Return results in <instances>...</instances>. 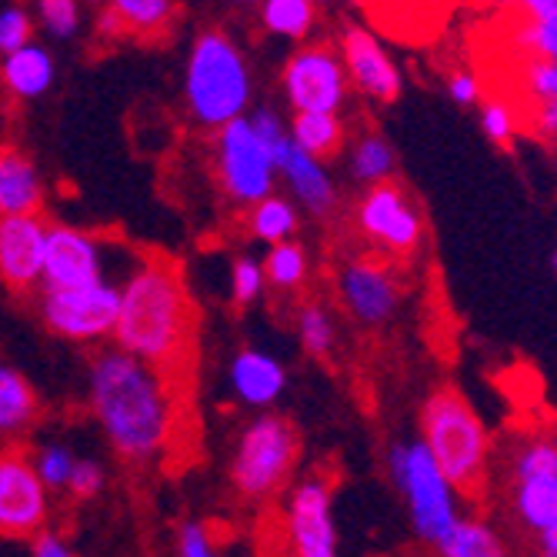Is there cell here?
Segmentation results:
<instances>
[{
    "label": "cell",
    "mask_w": 557,
    "mask_h": 557,
    "mask_svg": "<svg viewBox=\"0 0 557 557\" xmlns=\"http://www.w3.org/2000/svg\"><path fill=\"white\" fill-rule=\"evenodd\" d=\"M37 411H40V400L30 381L17 368L0 364V441L24 434L34 424Z\"/></svg>",
    "instance_id": "22"
},
{
    "label": "cell",
    "mask_w": 557,
    "mask_h": 557,
    "mask_svg": "<svg viewBox=\"0 0 557 557\" xmlns=\"http://www.w3.org/2000/svg\"><path fill=\"white\" fill-rule=\"evenodd\" d=\"M287 544L300 557H334L337 554V524L331 508V484L321 478L300 481L290 491L284 511Z\"/></svg>",
    "instance_id": "14"
},
{
    "label": "cell",
    "mask_w": 557,
    "mask_h": 557,
    "mask_svg": "<svg viewBox=\"0 0 557 557\" xmlns=\"http://www.w3.org/2000/svg\"><path fill=\"white\" fill-rule=\"evenodd\" d=\"M524 87L534 104L541 100H557V64L554 58H534L524 71Z\"/></svg>",
    "instance_id": "38"
},
{
    "label": "cell",
    "mask_w": 557,
    "mask_h": 557,
    "mask_svg": "<svg viewBox=\"0 0 557 557\" xmlns=\"http://www.w3.org/2000/svg\"><path fill=\"white\" fill-rule=\"evenodd\" d=\"M108 244L77 231V227H50L44 240V264H40V284L44 287H77L108 281Z\"/></svg>",
    "instance_id": "13"
},
{
    "label": "cell",
    "mask_w": 557,
    "mask_h": 557,
    "mask_svg": "<svg viewBox=\"0 0 557 557\" xmlns=\"http://www.w3.org/2000/svg\"><path fill=\"white\" fill-rule=\"evenodd\" d=\"M247 224H250V234L264 244H281V240H290L300 227V214L294 208V200L281 197V194H264L261 200H255L247 211Z\"/></svg>",
    "instance_id": "24"
},
{
    "label": "cell",
    "mask_w": 557,
    "mask_h": 557,
    "mask_svg": "<svg viewBox=\"0 0 557 557\" xmlns=\"http://www.w3.org/2000/svg\"><path fill=\"white\" fill-rule=\"evenodd\" d=\"M34 40V21L24 8H4L0 11V54L17 50L21 44Z\"/></svg>",
    "instance_id": "37"
},
{
    "label": "cell",
    "mask_w": 557,
    "mask_h": 557,
    "mask_svg": "<svg viewBox=\"0 0 557 557\" xmlns=\"http://www.w3.org/2000/svg\"><path fill=\"white\" fill-rule=\"evenodd\" d=\"M97 34H100V37H108V40L124 34V24H121L117 11H114L111 4H104V8H100V14H97Z\"/></svg>",
    "instance_id": "44"
},
{
    "label": "cell",
    "mask_w": 557,
    "mask_h": 557,
    "mask_svg": "<svg viewBox=\"0 0 557 557\" xmlns=\"http://www.w3.org/2000/svg\"><path fill=\"white\" fill-rule=\"evenodd\" d=\"M421 431L424 447L454 491L474 494L487 478L491 437L471 404L454 387H437L421 408Z\"/></svg>",
    "instance_id": "4"
},
{
    "label": "cell",
    "mask_w": 557,
    "mask_h": 557,
    "mask_svg": "<svg viewBox=\"0 0 557 557\" xmlns=\"http://www.w3.org/2000/svg\"><path fill=\"white\" fill-rule=\"evenodd\" d=\"M337 54L347 74V84H354V90H361L371 100H381V104H391V100L400 97L404 77L394 58L384 50V44L371 30H364L361 24L344 27Z\"/></svg>",
    "instance_id": "16"
},
{
    "label": "cell",
    "mask_w": 557,
    "mask_h": 557,
    "mask_svg": "<svg viewBox=\"0 0 557 557\" xmlns=\"http://www.w3.org/2000/svg\"><path fill=\"white\" fill-rule=\"evenodd\" d=\"M261 24L274 37L304 40L318 24L314 0H261Z\"/></svg>",
    "instance_id": "26"
},
{
    "label": "cell",
    "mask_w": 557,
    "mask_h": 557,
    "mask_svg": "<svg viewBox=\"0 0 557 557\" xmlns=\"http://www.w3.org/2000/svg\"><path fill=\"white\" fill-rule=\"evenodd\" d=\"M37 17H40L44 30L58 40H71L81 30L77 0H37Z\"/></svg>",
    "instance_id": "32"
},
{
    "label": "cell",
    "mask_w": 557,
    "mask_h": 557,
    "mask_svg": "<svg viewBox=\"0 0 557 557\" xmlns=\"http://www.w3.org/2000/svg\"><path fill=\"white\" fill-rule=\"evenodd\" d=\"M481 90H484V84H481V77L474 71H454L447 77V94L458 100V104H465V108L481 104Z\"/></svg>",
    "instance_id": "41"
},
{
    "label": "cell",
    "mask_w": 557,
    "mask_h": 557,
    "mask_svg": "<svg viewBox=\"0 0 557 557\" xmlns=\"http://www.w3.org/2000/svg\"><path fill=\"white\" fill-rule=\"evenodd\" d=\"M227 381H231L234 397L247 404V408H271L287 387V371L271 354L258 347H244L234 354V361L227 368Z\"/></svg>",
    "instance_id": "19"
},
{
    "label": "cell",
    "mask_w": 557,
    "mask_h": 557,
    "mask_svg": "<svg viewBox=\"0 0 557 557\" xmlns=\"http://www.w3.org/2000/svg\"><path fill=\"white\" fill-rule=\"evenodd\" d=\"M104 484H108L104 468H100L97 461H90V458H74V468L67 474L64 491L71 497H77V500H90V497H97L100 491H104Z\"/></svg>",
    "instance_id": "35"
},
{
    "label": "cell",
    "mask_w": 557,
    "mask_h": 557,
    "mask_svg": "<svg viewBox=\"0 0 557 557\" xmlns=\"http://www.w3.org/2000/svg\"><path fill=\"white\" fill-rule=\"evenodd\" d=\"M337 294H341V304L347 308V314L364 327L387 324L400 304V284H397L394 271L374 258L347 261L337 277Z\"/></svg>",
    "instance_id": "15"
},
{
    "label": "cell",
    "mask_w": 557,
    "mask_h": 557,
    "mask_svg": "<svg viewBox=\"0 0 557 557\" xmlns=\"http://www.w3.org/2000/svg\"><path fill=\"white\" fill-rule=\"evenodd\" d=\"M534 124H537V134H544V140L557 137V100H541L534 111Z\"/></svg>",
    "instance_id": "43"
},
{
    "label": "cell",
    "mask_w": 557,
    "mask_h": 557,
    "mask_svg": "<svg viewBox=\"0 0 557 557\" xmlns=\"http://www.w3.org/2000/svg\"><path fill=\"white\" fill-rule=\"evenodd\" d=\"M358 227L368 240H374L377 247L391 250V255H400V258L418 250V244L424 237L421 211L411 205V197L404 194V187H397L391 181L368 187V194L358 205Z\"/></svg>",
    "instance_id": "12"
},
{
    "label": "cell",
    "mask_w": 557,
    "mask_h": 557,
    "mask_svg": "<svg viewBox=\"0 0 557 557\" xmlns=\"http://www.w3.org/2000/svg\"><path fill=\"white\" fill-rule=\"evenodd\" d=\"M277 177L287 184V190L294 194V200H300L304 211H311L314 218H327L337 205V190H334V177L324 168L321 158L300 150L294 140L281 150V158L274 161Z\"/></svg>",
    "instance_id": "18"
},
{
    "label": "cell",
    "mask_w": 557,
    "mask_h": 557,
    "mask_svg": "<svg viewBox=\"0 0 557 557\" xmlns=\"http://www.w3.org/2000/svg\"><path fill=\"white\" fill-rule=\"evenodd\" d=\"M515 515L537 537L557 528V447L550 437H531L515 458Z\"/></svg>",
    "instance_id": "11"
},
{
    "label": "cell",
    "mask_w": 557,
    "mask_h": 557,
    "mask_svg": "<svg viewBox=\"0 0 557 557\" xmlns=\"http://www.w3.org/2000/svg\"><path fill=\"white\" fill-rule=\"evenodd\" d=\"M297 334L311 358H327L337 341V327H334V318L327 314L324 304H304L297 311Z\"/></svg>",
    "instance_id": "30"
},
{
    "label": "cell",
    "mask_w": 557,
    "mask_h": 557,
    "mask_svg": "<svg viewBox=\"0 0 557 557\" xmlns=\"http://www.w3.org/2000/svg\"><path fill=\"white\" fill-rule=\"evenodd\" d=\"M234 4H258V0H234Z\"/></svg>",
    "instance_id": "47"
},
{
    "label": "cell",
    "mask_w": 557,
    "mask_h": 557,
    "mask_svg": "<svg viewBox=\"0 0 557 557\" xmlns=\"http://www.w3.org/2000/svg\"><path fill=\"white\" fill-rule=\"evenodd\" d=\"M44 177L21 147H0V214H40Z\"/></svg>",
    "instance_id": "20"
},
{
    "label": "cell",
    "mask_w": 557,
    "mask_h": 557,
    "mask_svg": "<svg viewBox=\"0 0 557 557\" xmlns=\"http://www.w3.org/2000/svg\"><path fill=\"white\" fill-rule=\"evenodd\" d=\"M300 454L297 431L281 414H261L250 421L234 447L231 484L244 500H268L284 491Z\"/></svg>",
    "instance_id": "6"
},
{
    "label": "cell",
    "mask_w": 557,
    "mask_h": 557,
    "mask_svg": "<svg viewBox=\"0 0 557 557\" xmlns=\"http://www.w3.org/2000/svg\"><path fill=\"white\" fill-rule=\"evenodd\" d=\"M264 268V281L274 287V290H297L304 287V281H308V250H304V244H297L294 237L290 240H281V244H271L268 258L261 261Z\"/></svg>",
    "instance_id": "27"
},
{
    "label": "cell",
    "mask_w": 557,
    "mask_h": 557,
    "mask_svg": "<svg viewBox=\"0 0 557 557\" xmlns=\"http://www.w3.org/2000/svg\"><path fill=\"white\" fill-rule=\"evenodd\" d=\"M281 87L290 111H341L347 100V74L341 54L327 44L297 47L284 64Z\"/></svg>",
    "instance_id": "9"
},
{
    "label": "cell",
    "mask_w": 557,
    "mask_h": 557,
    "mask_svg": "<svg viewBox=\"0 0 557 557\" xmlns=\"http://www.w3.org/2000/svg\"><path fill=\"white\" fill-rule=\"evenodd\" d=\"M74 458L77 454L67 447V444H44V447H37L34 450V458H30V465H34V471H37V478L44 481V487L47 491H64V484H67V474H71V468H74Z\"/></svg>",
    "instance_id": "31"
},
{
    "label": "cell",
    "mask_w": 557,
    "mask_h": 557,
    "mask_svg": "<svg viewBox=\"0 0 557 557\" xmlns=\"http://www.w3.org/2000/svg\"><path fill=\"white\" fill-rule=\"evenodd\" d=\"M250 121V127H255V134H258V140L268 147V154L277 161L281 158V150L290 144V134H287V124L274 114V111H268V108H261V111H255L247 117Z\"/></svg>",
    "instance_id": "36"
},
{
    "label": "cell",
    "mask_w": 557,
    "mask_h": 557,
    "mask_svg": "<svg viewBox=\"0 0 557 557\" xmlns=\"http://www.w3.org/2000/svg\"><path fill=\"white\" fill-rule=\"evenodd\" d=\"M481 127L494 144H511V137L518 131V117H515L511 104H504L500 97H491L481 104Z\"/></svg>",
    "instance_id": "34"
},
{
    "label": "cell",
    "mask_w": 557,
    "mask_h": 557,
    "mask_svg": "<svg viewBox=\"0 0 557 557\" xmlns=\"http://www.w3.org/2000/svg\"><path fill=\"white\" fill-rule=\"evenodd\" d=\"M37 311L50 334L77 344L100 341L114 331L117 321V284L94 281L77 287H44Z\"/></svg>",
    "instance_id": "8"
},
{
    "label": "cell",
    "mask_w": 557,
    "mask_h": 557,
    "mask_svg": "<svg viewBox=\"0 0 557 557\" xmlns=\"http://www.w3.org/2000/svg\"><path fill=\"white\" fill-rule=\"evenodd\" d=\"M90 414L131 465L154 461L177 428V394L164 371L127 350H100L90 361Z\"/></svg>",
    "instance_id": "1"
},
{
    "label": "cell",
    "mask_w": 557,
    "mask_h": 557,
    "mask_svg": "<svg viewBox=\"0 0 557 557\" xmlns=\"http://www.w3.org/2000/svg\"><path fill=\"white\" fill-rule=\"evenodd\" d=\"M111 334L121 350L154 364L168 377L194 364L197 308L174 261L147 258L127 274L117 287V321Z\"/></svg>",
    "instance_id": "2"
},
{
    "label": "cell",
    "mask_w": 557,
    "mask_h": 557,
    "mask_svg": "<svg viewBox=\"0 0 557 557\" xmlns=\"http://www.w3.org/2000/svg\"><path fill=\"white\" fill-rule=\"evenodd\" d=\"M387 471L394 487L400 491L404 504H408L411 528L421 544L434 547L450 534L458 524V491L444 478L437 461L424 441H408V444H391L387 450Z\"/></svg>",
    "instance_id": "5"
},
{
    "label": "cell",
    "mask_w": 557,
    "mask_h": 557,
    "mask_svg": "<svg viewBox=\"0 0 557 557\" xmlns=\"http://www.w3.org/2000/svg\"><path fill=\"white\" fill-rule=\"evenodd\" d=\"M250 97H255V77L234 37L221 27L200 30L184 67V104L190 121L205 131H218L247 114Z\"/></svg>",
    "instance_id": "3"
},
{
    "label": "cell",
    "mask_w": 557,
    "mask_h": 557,
    "mask_svg": "<svg viewBox=\"0 0 557 557\" xmlns=\"http://www.w3.org/2000/svg\"><path fill=\"white\" fill-rule=\"evenodd\" d=\"M444 557H500L508 554V544L500 541V534L474 518H458V524L450 528V534L437 544Z\"/></svg>",
    "instance_id": "25"
},
{
    "label": "cell",
    "mask_w": 557,
    "mask_h": 557,
    "mask_svg": "<svg viewBox=\"0 0 557 557\" xmlns=\"http://www.w3.org/2000/svg\"><path fill=\"white\" fill-rule=\"evenodd\" d=\"M518 40L534 58H557V21H528Z\"/></svg>",
    "instance_id": "40"
},
{
    "label": "cell",
    "mask_w": 557,
    "mask_h": 557,
    "mask_svg": "<svg viewBox=\"0 0 557 557\" xmlns=\"http://www.w3.org/2000/svg\"><path fill=\"white\" fill-rule=\"evenodd\" d=\"M268 281H264V268L258 258H237L234 268H231V294H234V304L237 308H247V304H255L261 294H264Z\"/></svg>",
    "instance_id": "33"
},
{
    "label": "cell",
    "mask_w": 557,
    "mask_h": 557,
    "mask_svg": "<svg viewBox=\"0 0 557 557\" xmlns=\"http://www.w3.org/2000/svg\"><path fill=\"white\" fill-rule=\"evenodd\" d=\"M30 554L34 557H67L71 554V547L61 541V534H54V531H37L34 537H30Z\"/></svg>",
    "instance_id": "42"
},
{
    "label": "cell",
    "mask_w": 557,
    "mask_h": 557,
    "mask_svg": "<svg viewBox=\"0 0 557 557\" xmlns=\"http://www.w3.org/2000/svg\"><path fill=\"white\" fill-rule=\"evenodd\" d=\"M47 221L40 214H0V281L14 290L40 284Z\"/></svg>",
    "instance_id": "17"
},
{
    "label": "cell",
    "mask_w": 557,
    "mask_h": 557,
    "mask_svg": "<svg viewBox=\"0 0 557 557\" xmlns=\"http://www.w3.org/2000/svg\"><path fill=\"white\" fill-rule=\"evenodd\" d=\"M287 134L300 150H308L321 161L334 158L344 144V124L334 111H294Z\"/></svg>",
    "instance_id": "23"
},
{
    "label": "cell",
    "mask_w": 557,
    "mask_h": 557,
    "mask_svg": "<svg viewBox=\"0 0 557 557\" xmlns=\"http://www.w3.org/2000/svg\"><path fill=\"white\" fill-rule=\"evenodd\" d=\"M177 554L181 557H211V554H218L211 528L200 524V521L181 524V531H177Z\"/></svg>",
    "instance_id": "39"
},
{
    "label": "cell",
    "mask_w": 557,
    "mask_h": 557,
    "mask_svg": "<svg viewBox=\"0 0 557 557\" xmlns=\"http://www.w3.org/2000/svg\"><path fill=\"white\" fill-rule=\"evenodd\" d=\"M214 171H218V184L224 197L237 208H250L255 200L274 190V181H277L274 158L258 140L247 114L214 131Z\"/></svg>",
    "instance_id": "7"
},
{
    "label": "cell",
    "mask_w": 557,
    "mask_h": 557,
    "mask_svg": "<svg viewBox=\"0 0 557 557\" xmlns=\"http://www.w3.org/2000/svg\"><path fill=\"white\" fill-rule=\"evenodd\" d=\"M397 168L394 158V147L381 137V134H364L358 144H354V154H350V174L354 181H361L364 187L391 181Z\"/></svg>",
    "instance_id": "29"
},
{
    "label": "cell",
    "mask_w": 557,
    "mask_h": 557,
    "mask_svg": "<svg viewBox=\"0 0 557 557\" xmlns=\"http://www.w3.org/2000/svg\"><path fill=\"white\" fill-rule=\"evenodd\" d=\"M0 58H4L0 61V84H4L8 94L17 100H37L58 81L54 58H50V50L40 47L37 40H27L17 50H8V54H0Z\"/></svg>",
    "instance_id": "21"
},
{
    "label": "cell",
    "mask_w": 557,
    "mask_h": 557,
    "mask_svg": "<svg viewBox=\"0 0 557 557\" xmlns=\"http://www.w3.org/2000/svg\"><path fill=\"white\" fill-rule=\"evenodd\" d=\"M50 511V491L24 447H0V537L30 541Z\"/></svg>",
    "instance_id": "10"
},
{
    "label": "cell",
    "mask_w": 557,
    "mask_h": 557,
    "mask_svg": "<svg viewBox=\"0 0 557 557\" xmlns=\"http://www.w3.org/2000/svg\"><path fill=\"white\" fill-rule=\"evenodd\" d=\"M494 4H497V8H515L518 0H494Z\"/></svg>",
    "instance_id": "46"
},
{
    "label": "cell",
    "mask_w": 557,
    "mask_h": 557,
    "mask_svg": "<svg viewBox=\"0 0 557 557\" xmlns=\"http://www.w3.org/2000/svg\"><path fill=\"white\" fill-rule=\"evenodd\" d=\"M108 4L117 11L124 34H137V37L164 34L177 14L174 0H108Z\"/></svg>",
    "instance_id": "28"
},
{
    "label": "cell",
    "mask_w": 557,
    "mask_h": 557,
    "mask_svg": "<svg viewBox=\"0 0 557 557\" xmlns=\"http://www.w3.org/2000/svg\"><path fill=\"white\" fill-rule=\"evenodd\" d=\"M528 21H557V0H518Z\"/></svg>",
    "instance_id": "45"
}]
</instances>
